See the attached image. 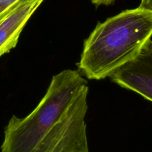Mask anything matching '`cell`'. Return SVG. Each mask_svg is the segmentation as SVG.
Here are the masks:
<instances>
[{"label": "cell", "instance_id": "5", "mask_svg": "<svg viewBox=\"0 0 152 152\" xmlns=\"http://www.w3.org/2000/svg\"><path fill=\"white\" fill-rule=\"evenodd\" d=\"M20 0H0V18L8 12Z\"/></svg>", "mask_w": 152, "mask_h": 152}, {"label": "cell", "instance_id": "7", "mask_svg": "<svg viewBox=\"0 0 152 152\" xmlns=\"http://www.w3.org/2000/svg\"><path fill=\"white\" fill-rule=\"evenodd\" d=\"M140 6L152 10V0H140Z\"/></svg>", "mask_w": 152, "mask_h": 152}, {"label": "cell", "instance_id": "1", "mask_svg": "<svg viewBox=\"0 0 152 152\" xmlns=\"http://www.w3.org/2000/svg\"><path fill=\"white\" fill-rule=\"evenodd\" d=\"M152 37V10L139 6L98 23L77 64L89 80H102L134 59Z\"/></svg>", "mask_w": 152, "mask_h": 152}, {"label": "cell", "instance_id": "3", "mask_svg": "<svg viewBox=\"0 0 152 152\" xmlns=\"http://www.w3.org/2000/svg\"><path fill=\"white\" fill-rule=\"evenodd\" d=\"M113 83L152 102V39L137 56L110 76Z\"/></svg>", "mask_w": 152, "mask_h": 152}, {"label": "cell", "instance_id": "4", "mask_svg": "<svg viewBox=\"0 0 152 152\" xmlns=\"http://www.w3.org/2000/svg\"><path fill=\"white\" fill-rule=\"evenodd\" d=\"M44 0H20L0 18V57L16 47L19 36Z\"/></svg>", "mask_w": 152, "mask_h": 152}, {"label": "cell", "instance_id": "2", "mask_svg": "<svg viewBox=\"0 0 152 152\" xmlns=\"http://www.w3.org/2000/svg\"><path fill=\"white\" fill-rule=\"evenodd\" d=\"M88 82L76 70H64L53 77L46 94L27 117L13 116L4 129L1 152H33L63 117Z\"/></svg>", "mask_w": 152, "mask_h": 152}, {"label": "cell", "instance_id": "6", "mask_svg": "<svg viewBox=\"0 0 152 152\" xmlns=\"http://www.w3.org/2000/svg\"><path fill=\"white\" fill-rule=\"evenodd\" d=\"M92 4H94L95 6L98 7L100 5H110L115 2L117 0H90Z\"/></svg>", "mask_w": 152, "mask_h": 152}]
</instances>
